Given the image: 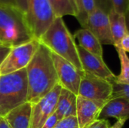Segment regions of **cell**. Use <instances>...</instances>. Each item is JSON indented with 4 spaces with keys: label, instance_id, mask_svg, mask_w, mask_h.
<instances>
[{
    "label": "cell",
    "instance_id": "cell-1",
    "mask_svg": "<svg viewBox=\"0 0 129 128\" xmlns=\"http://www.w3.org/2000/svg\"><path fill=\"white\" fill-rule=\"evenodd\" d=\"M26 69L28 81L27 101L31 103H37L60 84L51 51L41 42Z\"/></svg>",
    "mask_w": 129,
    "mask_h": 128
},
{
    "label": "cell",
    "instance_id": "cell-2",
    "mask_svg": "<svg viewBox=\"0 0 129 128\" xmlns=\"http://www.w3.org/2000/svg\"><path fill=\"white\" fill-rule=\"evenodd\" d=\"M39 41L51 52L72 63L81 73L85 72L79 60L75 38L68 29L63 17L55 18Z\"/></svg>",
    "mask_w": 129,
    "mask_h": 128
},
{
    "label": "cell",
    "instance_id": "cell-3",
    "mask_svg": "<svg viewBox=\"0 0 129 128\" xmlns=\"http://www.w3.org/2000/svg\"><path fill=\"white\" fill-rule=\"evenodd\" d=\"M34 39L27 26L25 14L18 8L0 5V41L14 48Z\"/></svg>",
    "mask_w": 129,
    "mask_h": 128
},
{
    "label": "cell",
    "instance_id": "cell-4",
    "mask_svg": "<svg viewBox=\"0 0 129 128\" xmlns=\"http://www.w3.org/2000/svg\"><path fill=\"white\" fill-rule=\"evenodd\" d=\"M28 98L26 69L0 75V116L5 117L14 108L25 103Z\"/></svg>",
    "mask_w": 129,
    "mask_h": 128
},
{
    "label": "cell",
    "instance_id": "cell-5",
    "mask_svg": "<svg viewBox=\"0 0 129 128\" xmlns=\"http://www.w3.org/2000/svg\"><path fill=\"white\" fill-rule=\"evenodd\" d=\"M25 18L33 38L39 41L56 17L48 0H28Z\"/></svg>",
    "mask_w": 129,
    "mask_h": 128
},
{
    "label": "cell",
    "instance_id": "cell-6",
    "mask_svg": "<svg viewBox=\"0 0 129 128\" xmlns=\"http://www.w3.org/2000/svg\"><path fill=\"white\" fill-rule=\"evenodd\" d=\"M113 92L111 82L87 72L82 75L78 96L106 104L112 99Z\"/></svg>",
    "mask_w": 129,
    "mask_h": 128
},
{
    "label": "cell",
    "instance_id": "cell-7",
    "mask_svg": "<svg viewBox=\"0 0 129 128\" xmlns=\"http://www.w3.org/2000/svg\"><path fill=\"white\" fill-rule=\"evenodd\" d=\"M39 43V41L33 39L27 43L12 48L0 65V75L13 73L26 68L36 52Z\"/></svg>",
    "mask_w": 129,
    "mask_h": 128
},
{
    "label": "cell",
    "instance_id": "cell-8",
    "mask_svg": "<svg viewBox=\"0 0 129 128\" xmlns=\"http://www.w3.org/2000/svg\"><path fill=\"white\" fill-rule=\"evenodd\" d=\"M61 89L62 86L57 84L40 100L32 103L30 128H42L45 121L55 112Z\"/></svg>",
    "mask_w": 129,
    "mask_h": 128
},
{
    "label": "cell",
    "instance_id": "cell-9",
    "mask_svg": "<svg viewBox=\"0 0 129 128\" xmlns=\"http://www.w3.org/2000/svg\"><path fill=\"white\" fill-rule=\"evenodd\" d=\"M51 57L60 84L63 88L78 96L82 75L84 73H81L72 63L53 52H51Z\"/></svg>",
    "mask_w": 129,
    "mask_h": 128
},
{
    "label": "cell",
    "instance_id": "cell-10",
    "mask_svg": "<svg viewBox=\"0 0 129 128\" xmlns=\"http://www.w3.org/2000/svg\"><path fill=\"white\" fill-rule=\"evenodd\" d=\"M77 51L82 69L85 72L107 80L112 84L115 82L116 75L109 69L103 57L85 51L78 45Z\"/></svg>",
    "mask_w": 129,
    "mask_h": 128
},
{
    "label": "cell",
    "instance_id": "cell-11",
    "mask_svg": "<svg viewBox=\"0 0 129 128\" xmlns=\"http://www.w3.org/2000/svg\"><path fill=\"white\" fill-rule=\"evenodd\" d=\"M85 29L90 30L100 41L101 45L114 46V40L110 29L109 17L107 13L98 8L88 17Z\"/></svg>",
    "mask_w": 129,
    "mask_h": 128
},
{
    "label": "cell",
    "instance_id": "cell-12",
    "mask_svg": "<svg viewBox=\"0 0 129 128\" xmlns=\"http://www.w3.org/2000/svg\"><path fill=\"white\" fill-rule=\"evenodd\" d=\"M105 104L77 96L76 118L79 128H87L98 120Z\"/></svg>",
    "mask_w": 129,
    "mask_h": 128
},
{
    "label": "cell",
    "instance_id": "cell-13",
    "mask_svg": "<svg viewBox=\"0 0 129 128\" xmlns=\"http://www.w3.org/2000/svg\"><path fill=\"white\" fill-rule=\"evenodd\" d=\"M114 118L117 120L129 119V100L124 97H115L103 107L98 119Z\"/></svg>",
    "mask_w": 129,
    "mask_h": 128
},
{
    "label": "cell",
    "instance_id": "cell-14",
    "mask_svg": "<svg viewBox=\"0 0 129 128\" xmlns=\"http://www.w3.org/2000/svg\"><path fill=\"white\" fill-rule=\"evenodd\" d=\"M32 103H25L11 110L4 117L11 128H30Z\"/></svg>",
    "mask_w": 129,
    "mask_h": 128
},
{
    "label": "cell",
    "instance_id": "cell-15",
    "mask_svg": "<svg viewBox=\"0 0 129 128\" xmlns=\"http://www.w3.org/2000/svg\"><path fill=\"white\" fill-rule=\"evenodd\" d=\"M76 102L77 95L62 88L55 111L59 121L67 117L76 116Z\"/></svg>",
    "mask_w": 129,
    "mask_h": 128
},
{
    "label": "cell",
    "instance_id": "cell-16",
    "mask_svg": "<svg viewBox=\"0 0 129 128\" xmlns=\"http://www.w3.org/2000/svg\"><path fill=\"white\" fill-rule=\"evenodd\" d=\"M73 37L78 40V45L84 48L85 51L103 57L102 45L90 30L85 28L79 29L75 32Z\"/></svg>",
    "mask_w": 129,
    "mask_h": 128
},
{
    "label": "cell",
    "instance_id": "cell-17",
    "mask_svg": "<svg viewBox=\"0 0 129 128\" xmlns=\"http://www.w3.org/2000/svg\"><path fill=\"white\" fill-rule=\"evenodd\" d=\"M110 29L114 40V47H119L122 38L128 33L125 14L116 12L113 8L108 13Z\"/></svg>",
    "mask_w": 129,
    "mask_h": 128
},
{
    "label": "cell",
    "instance_id": "cell-18",
    "mask_svg": "<svg viewBox=\"0 0 129 128\" xmlns=\"http://www.w3.org/2000/svg\"><path fill=\"white\" fill-rule=\"evenodd\" d=\"M121 65V72L119 75H116L114 83L121 84H129V57L127 53L125 52L121 48L115 47Z\"/></svg>",
    "mask_w": 129,
    "mask_h": 128
},
{
    "label": "cell",
    "instance_id": "cell-19",
    "mask_svg": "<svg viewBox=\"0 0 129 128\" xmlns=\"http://www.w3.org/2000/svg\"><path fill=\"white\" fill-rule=\"evenodd\" d=\"M48 2L56 17H63L67 15L76 17L75 11L70 0H48Z\"/></svg>",
    "mask_w": 129,
    "mask_h": 128
},
{
    "label": "cell",
    "instance_id": "cell-20",
    "mask_svg": "<svg viewBox=\"0 0 129 128\" xmlns=\"http://www.w3.org/2000/svg\"><path fill=\"white\" fill-rule=\"evenodd\" d=\"M113 92L112 98L124 97L129 100V84H121L113 83Z\"/></svg>",
    "mask_w": 129,
    "mask_h": 128
},
{
    "label": "cell",
    "instance_id": "cell-21",
    "mask_svg": "<svg viewBox=\"0 0 129 128\" xmlns=\"http://www.w3.org/2000/svg\"><path fill=\"white\" fill-rule=\"evenodd\" d=\"M54 128H79L76 116H70L60 120Z\"/></svg>",
    "mask_w": 129,
    "mask_h": 128
},
{
    "label": "cell",
    "instance_id": "cell-22",
    "mask_svg": "<svg viewBox=\"0 0 129 128\" xmlns=\"http://www.w3.org/2000/svg\"><path fill=\"white\" fill-rule=\"evenodd\" d=\"M113 8L118 13L125 14L129 9V0H111Z\"/></svg>",
    "mask_w": 129,
    "mask_h": 128
},
{
    "label": "cell",
    "instance_id": "cell-23",
    "mask_svg": "<svg viewBox=\"0 0 129 128\" xmlns=\"http://www.w3.org/2000/svg\"><path fill=\"white\" fill-rule=\"evenodd\" d=\"M98 8L108 14V13L113 9V5L111 0H94Z\"/></svg>",
    "mask_w": 129,
    "mask_h": 128
},
{
    "label": "cell",
    "instance_id": "cell-24",
    "mask_svg": "<svg viewBox=\"0 0 129 128\" xmlns=\"http://www.w3.org/2000/svg\"><path fill=\"white\" fill-rule=\"evenodd\" d=\"M59 121V119L56 115V113L54 112L53 115H51L44 123V124L42 125V128H54V126L57 124V123Z\"/></svg>",
    "mask_w": 129,
    "mask_h": 128
},
{
    "label": "cell",
    "instance_id": "cell-25",
    "mask_svg": "<svg viewBox=\"0 0 129 128\" xmlns=\"http://www.w3.org/2000/svg\"><path fill=\"white\" fill-rule=\"evenodd\" d=\"M110 127V124L107 119H98L87 128H109Z\"/></svg>",
    "mask_w": 129,
    "mask_h": 128
},
{
    "label": "cell",
    "instance_id": "cell-26",
    "mask_svg": "<svg viewBox=\"0 0 129 128\" xmlns=\"http://www.w3.org/2000/svg\"><path fill=\"white\" fill-rule=\"evenodd\" d=\"M73 9L76 13V18L77 20L79 19L82 14V7H81V0H70Z\"/></svg>",
    "mask_w": 129,
    "mask_h": 128
},
{
    "label": "cell",
    "instance_id": "cell-27",
    "mask_svg": "<svg viewBox=\"0 0 129 128\" xmlns=\"http://www.w3.org/2000/svg\"><path fill=\"white\" fill-rule=\"evenodd\" d=\"M11 50V48L4 45H0V65L4 61L5 57L8 56Z\"/></svg>",
    "mask_w": 129,
    "mask_h": 128
},
{
    "label": "cell",
    "instance_id": "cell-28",
    "mask_svg": "<svg viewBox=\"0 0 129 128\" xmlns=\"http://www.w3.org/2000/svg\"><path fill=\"white\" fill-rule=\"evenodd\" d=\"M119 47L121 48L125 52L129 53V33H127L122 38Z\"/></svg>",
    "mask_w": 129,
    "mask_h": 128
},
{
    "label": "cell",
    "instance_id": "cell-29",
    "mask_svg": "<svg viewBox=\"0 0 129 128\" xmlns=\"http://www.w3.org/2000/svg\"><path fill=\"white\" fill-rule=\"evenodd\" d=\"M17 5L18 7V9L24 14L26 13L27 10V2L28 0H15Z\"/></svg>",
    "mask_w": 129,
    "mask_h": 128
},
{
    "label": "cell",
    "instance_id": "cell-30",
    "mask_svg": "<svg viewBox=\"0 0 129 128\" xmlns=\"http://www.w3.org/2000/svg\"><path fill=\"white\" fill-rule=\"evenodd\" d=\"M0 5L4 7L18 8L15 0H0Z\"/></svg>",
    "mask_w": 129,
    "mask_h": 128
},
{
    "label": "cell",
    "instance_id": "cell-31",
    "mask_svg": "<svg viewBox=\"0 0 129 128\" xmlns=\"http://www.w3.org/2000/svg\"><path fill=\"white\" fill-rule=\"evenodd\" d=\"M126 119H120V120H117L116 121V123L110 126L109 128H122L124 127L125 122H126Z\"/></svg>",
    "mask_w": 129,
    "mask_h": 128
},
{
    "label": "cell",
    "instance_id": "cell-32",
    "mask_svg": "<svg viewBox=\"0 0 129 128\" xmlns=\"http://www.w3.org/2000/svg\"><path fill=\"white\" fill-rule=\"evenodd\" d=\"M0 128H11L4 117H0Z\"/></svg>",
    "mask_w": 129,
    "mask_h": 128
},
{
    "label": "cell",
    "instance_id": "cell-33",
    "mask_svg": "<svg viewBox=\"0 0 129 128\" xmlns=\"http://www.w3.org/2000/svg\"><path fill=\"white\" fill-rule=\"evenodd\" d=\"M125 20H126V25H127V29L129 33V9L128 10V11L126 12V14H125Z\"/></svg>",
    "mask_w": 129,
    "mask_h": 128
},
{
    "label": "cell",
    "instance_id": "cell-34",
    "mask_svg": "<svg viewBox=\"0 0 129 128\" xmlns=\"http://www.w3.org/2000/svg\"><path fill=\"white\" fill-rule=\"evenodd\" d=\"M0 45H2V43H1V41H0Z\"/></svg>",
    "mask_w": 129,
    "mask_h": 128
},
{
    "label": "cell",
    "instance_id": "cell-35",
    "mask_svg": "<svg viewBox=\"0 0 129 128\" xmlns=\"http://www.w3.org/2000/svg\"><path fill=\"white\" fill-rule=\"evenodd\" d=\"M0 117H1V116H0Z\"/></svg>",
    "mask_w": 129,
    "mask_h": 128
}]
</instances>
